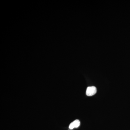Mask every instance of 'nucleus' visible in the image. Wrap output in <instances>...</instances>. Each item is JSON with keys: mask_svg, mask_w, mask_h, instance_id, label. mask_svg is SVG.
<instances>
[{"mask_svg": "<svg viewBox=\"0 0 130 130\" xmlns=\"http://www.w3.org/2000/svg\"><path fill=\"white\" fill-rule=\"evenodd\" d=\"M97 92V89L95 86H89L88 87L86 91V94L88 96L94 95Z\"/></svg>", "mask_w": 130, "mask_h": 130, "instance_id": "obj_1", "label": "nucleus"}, {"mask_svg": "<svg viewBox=\"0 0 130 130\" xmlns=\"http://www.w3.org/2000/svg\"><path fill=\"white\" fill-rule=\"evenodd\" d=\"M80 125V121L78 120H76L70 124L69 128L70 129L79 127Z\"/></svg>", "mask_w": 130, "mask_h": 130, "instance_id": "obj_2", "label": "nucleus"}]
</instances>
